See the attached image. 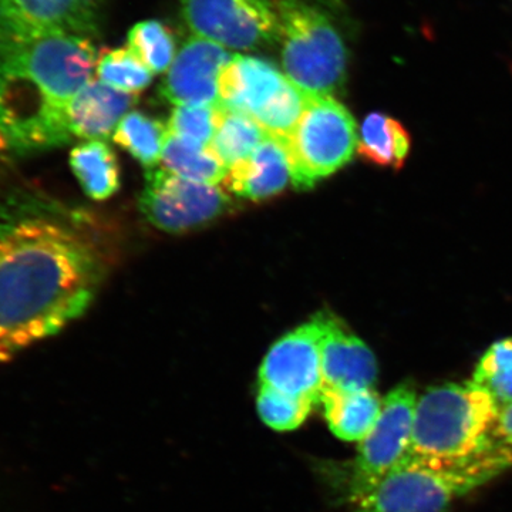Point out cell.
Returning <instances> with one entry per match:
<instances>
[{"mask_svg":"<svg viewBox=\"0 0 512 512\" xmlns=\"http://www.w3.org/2000/svg\"><path fill=\"white\" fill-rule=\"evenodd\" d=\"M140 211L154 227L181 234L217 220L232 207L217 185L195 183L167 168H148Z\"/></svg>","mask_w":512,"mask_h":512,"instance_id":"9","label":"cell"},{"mask_svg":"<svg viewBox=\"0 0 512 512\" xmlns=\"http://www.w3.org/2000/svg\"><path fill=\"white\" fill-rule=\"evenodd\" d=\"M224 46L192 36L175 56L160 87V96L168 103L220 107L222 70L231 62Z\"/></svg>","mask_w":512,"mask_h":512,"instance_id":"12","label":"cell"},{"mask_svg":"<svg viewBox=\"0 0 512 512\" xmlns=\"http://www.w3.org/2000/svg\"><path fill=\"white\" fill-rule=\"evenodd\" d=\"M286 76L313 96H332L348 79L349 49L329 10L309 0H276Z\"/></svg>","mask_w":512,"mask_h":512,"instance_id":"5","label":"cell"},{"mask_svg":"<svg viewBox=\"0 0 512 512\" xmlns=\"http://www.w3.org/2000/svg\"><path fill=\"white\" fill-rule=\"evenodd\" d=\"M266 136L264 128L252 117L221 107L217 131L210 147L222 163L231 168L251 156Z\"/></svg>","mask_w":512,"mask_h":512,"instance_id":"21","label":"cell"},{"mask_svg":"<svg viewBox=\"0 0 512 512\" xmlns=\"http://www.w3.org/2000/svg\"><path fill=\"white\" fill-rule=\"evenodd\" d=\"M511 467L512 448L497 440L464 460H431L407 453L375 488L353 503L352 512H446Z\"/></svg>","mask_w":512,"mask_h":512,"instance_id":"3","label":"cell"},{"mask_svg":"<svg viewBox=\"0 0 512 512\" xmlns=\"http://www.w3.org/2000/svg\"><path fill=\"white\" fill-rule=\"evenodd\" d=\"M128 47L151 73H163L175 59L173 32L157 20L137 23L128 32Z\"/></svg>","mask_w":512,"mask_h":512,"instance_id":"25","label":"cell"},{"mask_svg":"<svg viewBox=\"0 0 512 512\" xmlns=\"http://www.w3.org/2000/svg\"><path fill=\"white\" fill-rule=\"evenodd\" d=\"M322 320L320 315L279 339L269 349L259 370V384L278 392L320 403L323 392Z\"/></svg>","mask_w":512,"mask_h":512,"instance_id":"11","label":"cell"},{"mask_svg":"<svg viewBox=\"0 0 512 512\" xmlns=\"http://www.w3.org/2000/svg\"><path fill=\"white\" fill-rule=\"evenodd\" d=\"M220 111L221 106L181 104L175 107L171 114L167 126L168 133L187 138L202 146H211L212 138L217 131Z\"/></svg>","mask_w":512,"mask_h":512,"instance_id":"27","label":"cell"},{"mask_svg":"<svg viewBox=\"0 0 512 512\" xmlns=\"http://www.w3.org/2000/svg\"><path fill=\"white\" fill-rule=\"evenodd\" d=\"M417 399L416 390L407 383L384 397L379 419L360 441L350 467L348 495L352 503L375 488L409 453Z\"/></svg>","mask_w":512,"mask_h":512,"instance_id":"7","label":"cell"},{"mask_svg":"<svg viewBox=\"0 0 512 512\" xmlns=\"http://www.w3.org/2000/svg\"><path fill=\"white\" fill-rule=\"evenodd\" d=\"M225 180L229 190L252 201L265 200L284 191L291 181L284 144L268 134L251 156L229 168Z\"/></svg>","mask_w":512,"mask_h":512,"instance_id":"15","label":"cell"},{"mask_svg":"<svg viewBox=\"0 0 512 512\" xmlns=\"http://www.w3.org/2000/svg\"><path fill=\"white\" fill-rule=\"evenodd\" d=\"M410 136L399 121L372 113L363 121L357 151L370 163L399 170L410 151Z\"/></svg>","mask_w":512,"mask_h":512,"instance_id":"19","label":"cell"},{"mask_svg":"<svg viewBox=\"0 0 512 512\" xmlns=\"http://www.w3.org/2000/svg\"><path fill=\"white\" fill-rule=\"evenodd\" d=\"M288 82V76L268 60L234 56L221 73V107L256 120Z\"/></svg>","mask_w":512,"mask_h":512,"instance_id":"14","label":"cell"},{"mask_svg":"<svg viewBox=\"0 0 512 512\" xmlns=\"http://www.w3.org/2000/svg\"><path fill=\"white\" fill-rule=\"evenodd\" d=\"M320 404L330 430L336 437L360 443L379 419L383 399L373 389L323 392Z\"/></svg>","mask_w":512,"mask_h":512,"instance_id":"17","label":"cell"},{"mask_svg":"<svg viewBox=\"0 0 512 512\" xmlns=\"http://www.w3.org/2000/svg\"><path fill=\"white\" fill-rule=\"evenodd\" d=\"M167 134V127L163 123L134 111L120 121L113 133V141L144 167L153 168L163 158Z\"/></svg>","mask_w":512,"mask_h":512,"instance_id":"22","label":"cell"},{"mask_svg":"<svg viewBox=\"0 0 512 512\" xmlns=\"http://www.w3.org/2000/svg\"><path fill=\"white\" fill-rule=\"evenodd\" d=\"M103 0H0V43L99 32Z\"/></svg>","mask_w":512,"mask_h":512,"instance_id":"10","label":"cell"},{"mask_svg":"<svg viewBox=\"0 0 512 512\" xmlns=\"http://www.w3.org/2000/svg\"><path fill=\"white\" fill-rule=\"evenodd\" d=\"M315 404L308 400L296 399L288 394L278 392L272 387L259 384L258 407L259 416L266 426L276 431H291L308 419Z\"/></svg>","mask_w":512,"mask_h":512,"instance_id":"26","label":"cell"},{"mask_svg":"<svg viewBox=\"0 0 512 512\" xmlns=\"http://www.w3.org/2000/svg\"><path fill=\"white\" fill-rule=\"evenodd\" d=\"M100 279L72 212L25 185H0V362L80 318Z\"/></svg>","mask_w":512,"mask_h":512,"instance_id":"1","label":"cell"},{"mask_svg":"<svg viewBox=\"0 0 512 512\" xmlns=\"http://www.w3.org/2000/svg\"><path fill=\"white\" fill-rule=\"evenodd\" d=\"M96 73L101 83L128 94L143 92L154 76L130 47L101 52Z\"/></svg>","mask_w":512,"mask_h":512,"instance_id":"24","label":"cell"},{"mask_svg":"<svg viewBox=\"0 0 512 512\" xmlns=\"http://www.w3.org/2000/svg\"><path fill=\"white\" fill-rule=\"evenodd\" d=\"M288 154L291 183L309 190L352 160L357 148L352 114L333 96H311L291 136L281 140Z\"/></svg>","mask_w":512,"mask_h":512,"instance_id":"6","label":"cell"},{"mask_svg":"<svg viewBox=\"0 0 512 512\" xmlns=\"http://www.w3.org/2000/svg\"><path fill=\"white\" fill-rule=\"evenodd\" d=\"M494 439L498 443L512 448V406L498 414L494 427Z\"/></svg>","mask_w":512,"mask_h":512,"instance_id":"28","label":"cell"},{"mask_svg":"<svg viewBox=\"0 0 512 512\" xmlns=\"http://www.w3.org/2000/svg\"><path fill=\"white\" fill-rule=\"evenodd\" d=\"M136 101L134 94L119 92L100 80H92L70 104V133L89 140L109 137Z\"/></svg>","mask_w":512,"mask_h":512,"instance_id":"16","label":"cell"},{"mask_svg":"<svg viewBox=\"0 0 512 512\" xmlns=\"http://www.w3.org/2000/svg\"><path fill=\"white\" fill-rule=\"evenodd\" d=\"M185 25L202 39L249 50L281 40L276 0H181Z\"/></svg>","mask_w":512,"mask_h":512,"instance_id":"8","label":"cell"},{"mask_svg":"<svg viewBox=\"0 0 512 512\" xmlns=\"http://www.w3.org/2000/svg\"><path fill=\"white\" fill-rule=\"evenodd\" d=\"M319 315L323 328L320 342L323 392L372 389L377 379V362L372 350L332 313Z\"/></svg>","mask_w":512,"mask_h":512,"instance_id":"13","label":"cell"},{"mask_svg":"<svg viewBox=\"0 0 512 512\" xmlns=\"http://www.w3.org/2000/svg\"><path fill=\"white\" fill-rule=\"evenodd\" d=\"M161 160L171 173L195 183L217 185L228 175L227 165L210 146H202L171 133L167 134Z\"/></svg>","mask_w":512,"mask_h":512,"instance_id":"20","label":"cell"},{"mask_svg":"<svg viewBox=\"0 0 512 512\" xmlns=\"http://www.w3.org/2000/svg\"><path fill=\"white\" fill-rule=\"evenodd\" d=\"M471 382L490 394L498 412L512 406V338L494 343L484 353Z\"/></svg>","mask_w":512,"mask_h":512,"instance_id":"23","label":"cell"},{"mask_svg":"<svg viewBox=\"0 0 512 512\" xmlns=\"http://www.w3.org/2000/svg\"><path fill=\"white\" fill-rule=\"evenodd\" d=\"M96 63L89 37L0 43V156L18 160L69 143L70 104Z\"/></svg>","mask_w":512,"mask_h":512,"instance_id":"2","label":"cell"},{"mask_svg":"<svg viewBox=\"0 0 512 512\" xmlns=\"http://www.w3.org/2000/svg\"><path fill=\"white\" fill-rule=\"evenodd\" d=\"M490 394L473 382L431 387L417 399L409 454L464 460L490 446L498 419Z\"/></svg>","mask_w":512,"mask_h":512,"instance_id":"4","label":"cell"},{"mask_svg":"<svg viewBox=\"0 0 512 512\" xmlns=\"http://www.w3.org/2000/svg\"><path fill=\"white\" fill-rule=\"evenodd\" d=\"M70 167L83 191L93 200H107L119 191V161L103 141L90 140L74 147L70 153Z\"/></svg>","mask_w":512,"mask_h":512,"instance_id":"18","label":"cell"}]
</instances>
